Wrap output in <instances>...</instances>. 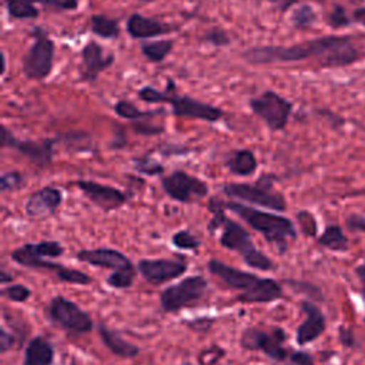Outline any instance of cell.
Wrapping results in <instances>:
<instances>
[{"instance_id": "ab89813d", "label": "cell", "mask_w": 365, "mask_h": 365, "mask_svg": "<svg viewBox=\"0 0 365 365\" xmlns=\"http://www.w3.org/2000/svg\"><path fill=\"white\" fill-rule=\"evenodd\" d=\"M339 339L344 345H348V346H352L354 345V336H352V331L349 329H345V328H341L339 331Z\"/></svg>"}, {"instance_id": "d6986e66", "label": "cell", "mask_w": 365, "mask_h": 365, "mask_svg": "<svg viewBox=\"0 0 365 365\" xmlns=\"http://www.w3.org/2000/svg\"><path fill=\"white\" fill-rule=\"evenodd\" d=\"M63 201V194L56 187H41L27 198L24 211L33 220H44L57 212Z\"/></svg>"}, {"instance_id": "d6a6232c", "label": "cell", "mask_w": 365, "mask_h": 365, "mask_svg": "<svg viewBox=\"0 0 365 365\" xmlns=\"http://www.w3.org/2000/svg\"><path fill=\"white\" fill-rule=\"evenodd\" d=\"M30 289L23 285V284H14V285H7L1 289V295L13 302H24L30 297Z\"/></svg>"}, {"instance_id": "44dd1931", "label": "cell", "mask_w": 365, "mask_h": 365, "mask_svg": "<svg viewBox=\"0 0 365 365\" xmlns=\"http://www.w3.org/2000/svg\"><path fill=\"white\" fill-rule=\"evenodd\" d=\"M301 309L305 314V321L297 328L298 345H307L322 335L325 331V317L322 311L309 301L301 302Z\"/></svg>"}, {"instance_id": "f35d334b", "label": "cell", "mask_w": 365, "mask_h": 365, "mask_svg": "<svg viewBox=\"0 0 365 365\" xmlns=\"http://www.w3.org/2000/svg\"><path fill=\"white\" fill-rule=\"evenodd\" d=\"M289 358L295 365H315L311 355L307 352H302V351H297V352L291 354Z\"/></svg>"}, {"instance_id": "f546056e", "label": "cell", "mask_w": 365, "mask_h": 365, "mask_svg": "<svg viewBox=\"0 0 365 365\" xmlns=\"http://www.w3.org/2000/svg\"><path fill=\"white\" fill-rule=\"evenodd\" d=\"M315 11L308 4H301L292 11L291 21L295 29H307L315 21Z\"/></svg>"}, {"instance_id": "836d02e7", "label": "cell", "mask_w": 365, "mask_h": 365, "mask_svg": "<svg viewBox=\"0 0 365 365\" xmlns=\"http://www.w3.org/2000/svg\"><path fill=\"white\" fill-rule=\"evenodd\" d=\"M204 41L214 47H224L231 43L228 33L221 27H212L204 34Z\"/></svg>"}, {"instance_id": "7402d4cb", "label": "cell", "mask_w": 365, "mask_h": 365, "mask_svg": "<svg viewBox=\"0 0 365 365\" xmlns=\"http://www.w3.org/2000/svg\"><path fill=\"white\" fill-rule=\"evenodd\" d=\"M54 361V348L43 336H34L29 341L21 365H51Z\"/></svg>"}, {"instance_id": "4316f807", "label": "cell", "mask_w": 365, "mask_h": 365, "mask_svg": "<svg viewBox=\"0 0 365 365\" xmlns=\"http://www.w3.org/2000/svg\"><path fill=\"white\" fill-rule=\"evenodd\" d=\"M318 244L331 251H345L348 248V240L338 225H329L319 235Z\"/></svg>"}, {"instance_id": "30bf717a", "label": "cell", "mask_w": 365, "mask_h": 365, "mask_svg": "<svg viewBox=\"0 0 365 365\" xmlns=\"http://www.w3.org/2000/svg\"><path fill=\"white\" fill-rule=\"evenodd\" d=\"M33 34L34 41L23 57V73L30 80H43L53 70L54 41L38 27Z\"/></svg>"}, {"instance_id": "4fadbf2b", "label": "cell", "mask_w": 365, "mask_h": 365, "mask_svg": "<svg viewBox=\"0 0 365 365\" xmlns=\"http://www.w3.org/2000/svg\"><path fill=\"white\" fill-rule=\"evenodd\" d=\"M161 187L170 198L178 202H192L208 194V185L202 180L182 170L161 177Z\"/></svg>"}, {"instance_id": "cb8c5ba5", "label": "cell", "mask_w": 365, "mask_h": 365, "mask_svg": "<svg viewBox=\"0 0 365 365\" xmlns=\"http://www.w3.org/2000/svg\"><path fill=\"white\" fill-rule=\"evenodd\" d=\"M228 171L238 177H250L258 168V161L251 150H237L225 161Z\"/></svg>"}, {"instance_id": "7c38bea8", "label": "cell", "mask_w": 365, "mask_h": 365, "mask_svg": "<svg viewBox=\"0 0 365 365\" xmlns=\"http://www.w3.org/2000/svg\"><path fill=\"white\" fill-rule=\"evenodd\" d=\"M312 58H317L321 66L339 67L351 64L358 53L346 37H321L311 40Z\"/></svg>"}, {"instance_id": "277c9868", "label": "cell", "mask_w": 365, "mask_h": 365, "mask_svg": "<svg viewBox=\"0 0 365 365\" xmlns=\"http://www.w3.org/2000/svg\"><path fill=\"white\" fill-rule=\"evenodd\" d=\"M167 83L168 84L165 91H160L151 86H145L137 91V96L141 101H145L148 104H163V103L171 104L173 114L175 117L198 118L208 123H215L224 117V111L220 107L200 101L185 94L178 96L175 93L174 81L168 78Z\"/></svg>"}, {"instance_id": "74e56055", "label": "cell", "mask_w": 365, "mask_h": 365, "mask_svg": "<svg viewBox=\"0 0 365 365\" xmlns=\"http://www.w3.org/2000/svg\"><path fill=\"white\" fill-rule=\"evenodd\" d=\"M14 345V336L9 334L4 328L0 329V352L4 354Z\"/></svg>"}, {"instance_id": "83f0119b", "label": "cell", "mask_w": 365, "mask_h": 365, "mask_svg": "<svg viewBox=\"0 0 365 365\" xmlns=\"http://www.w3.org/2000/svg\"><path fill=\"white\" fill-rule=\"evenodd\" d=\"M4 6L10 19H36L38 16V9L34 6L33 0H4Z\"/></svg>"}, {"instance_id": "8992f818", "label": "cell", "mask_w": 365, "mask_h": 365, "mask_svg": "<svg viewBox=\"0 0 365 365\" xmlns=\"http://www.w3.org/2000/svg\"><path fill=\"white\" fill-rule=\"evenodd\" d=\"M272 175H261L254 184L250 182H230L222 185L224 194L234 200L255 204L274 211H284L287 201L284 195L272 188Z\"/></svg>"}, {"instance_id": "9c48e42d", "label": "cell", "mask_w": 365, "mask_h": 365, "mask_svg": "<svg viewBox=\"0 0 365 365\" xmlns=\"http://www.w3.org/2000/svg\"><path fill=\"white\" fill-rule=\"evenodd\" d=\"M208 281L202 275H191L160 294V304L164 312H178L182 308L197 304L205 294Z\"/></svg>"}, {"instance_id": "5bb4252c", "label": "cell", "mask_w": 365, "mask_h": 365, "mask_svg": "<svg viewBox=\"0 0 365 365\" xmlns=\"http://www.w3.org/2000/svg\"><path fill=\"white\" fill-rule=\"evenodd\" d=\"M54 141L56 140H20L14 137L6 125H1V147L19 151L37 167H46L51 163L54 154Z\"/></svg>"}, {"instance_id": "ffe728a7", "label": "cell", "mask_w": 365, "mask_h": 365, "mask_svg": "<svg viewBox=\"0 0 365 365\" xmlns=\"http://www.w3.org/2000/svg\"><path fill=\"white\" fill-rule=\"evenodd\" d=\"M125 30L128 36L135 40H147V38H154V37L168 34L177 29H174L173 24L164 23L161 20L145 17L140 13H134L127 19Z\"/></svg>"}, {"instance_id": "3957f363", "label": "cell", "mask_w": 365, "mask_h": 365, "mask_svg": "<svg viewBox=\"0 0 365 365\" xmlns=\"http://www.w3.org/2000/svg\"><path fill=\"white\" fill-rule=\"evenodd\" d=\"M224 207L244 220L252 230L258 231L265 241L275 247L279 252H284L288 248V244L297 238L295 227L287 217L261 211L238 201L224 202Z\"/></svg>"}, {"instance_id": "d4e9b609", "label": "cell", "mask_w": 365, "mask_h": 365, "mask_svg": "<svg viewBox=\"0 0 365 365\" xmlns=\"http://www.w3.org/2000/svg\"><path fill=\"white\" fill-rule=\"evenodd\" d=\"M91 31L103 38H115L120 36L118 21L104 14H93L90 19Z\"/></svg>"}, {"instance_id": "e0dca14e", "label": "cell", "mask_w": 365, "mask_h": 365, "mask_svg": "<svg viewBox=\"0 0 365 365\" xmlns=\"http://www.w3.org/2000/svg\"><path fill=\"white\" fill-rule=\"evenodd\" d=\"M115 56L106 53V50L97 41H88L81 48L80 78L83 81H94L103 71L114 64Z\"/></svg>"}, {"instance_id": "7a4b0ae2", "label": "cell", "mask_w": 365, "mask_h": 365, "mask_svg": "<svg viewBox=\"0 0 365 365\" xmlns=\"http://www.w3.org/2000/svg\"><path fill=\"white\" fill-rule=\"evenodd\" d=\"M208 271L224 282L230 289L240 291L237 299L244 304H262L281 299V285L271 278H259L251 272L230 267L220 259H210Z\"/></svg>"}, {"instance_id": "603a6c76", "label": "cell", "mask_w": 365, "mask_h": 365, "mask_svg": "<svg viewBox=\"0 0 365 365\" xmlns=\"http://www.w3.org/2000/svg\"><path fill=\"white\" fill-rule=\"evenodd\" d=\"M98 334L103 344L117 356L134 358L138 355L140 348L124 339L115 329H111L103 324L98 325Z\"/></svg>"}, {"instance_id": "2e32d148", "label": "cell", "mask_w": 365, "mask_h": 365, "mask_svg": "<svg viewBox=\"0 0 365 365\" xmlns=\"http://www.w3.org/2000/svg\"><path fill=\"white\" fill-rule=\"evenodd\" d=\"M76 185L94 205H97L103 211L117 210L127 202V195L113 185L101 184L91 180H80L76 182Z\"/></svg>"}, {"instance_id": "4dcf8cb0", "label": "cell", "mask_w": 365, "mask_h": 365, "mask_svg": "<svg viewBox=\"0 0 365 365\" xmlns=\"http://www.w3.org/2000/svg\"><path fill=\"white\" fill-rule=\"evenodd\" d=\"M171 242L174 244V247L180 248V250H197L200 247V241L195 235H192L190 231L187 230H181L177 231L173 237H171Z\"/></svg>"}, {"instance_id": "60d3db41", "label": "cell", "mask_w": 365, "mask_h": 365, "mask_svg": "<svg viewBox=\"0 0 365 365\" xmlns=\"http://www.w3.org/2000/svg\"><path fill=\"white\" fill-rule=\"evenodd\" d=\"M355 272H356V277H358V279L361 282V292H362V297L365 299V265H359L355 269Z\"/></svg>"}, {"instance_id": "7bdbcfd3", "label": "cell", "mask_w": 365, "mask_h": 365, "mask_svg": "<svg viewBox=\"0 0 365 365\" xmlns=\"http://www.w3.org/2000/svg\"><path fill=\"white\" fill-rule=\"evenodd\" d=\"M11 279H13V277L7 275V272L4 269H1V272H0V282L1 284H7V282H11Z\"/></svg>"}, {"instance_id": "8d00e7d4", "label": "cell", "mask_w": 365, "mask_h": 365, "mask_svg": "<svg viewBox=\"0 0 365 365\" xmlns=\"http://www.w3.org/2000/svg\"><path fill=\"white\" fill-rule=\"evenodd\" d=\"M328 20H329L331 26H334V27H341V26H345L348 23V17H346V14H345V11L341 6L334 7Z\"/></svg>"}, {"instance_id": "484cf974", "label": "cell", "mask_w": 365, "mask_h": 365, "mask_svg": "<svg viewBox=\"0 0 365 365\" xmlns=\"http://www.w3.org/2000/svg\"><path fill=\"white\" fill-rule=\"evenodd\" d=\"M173 47H174L173 40L144 41L141 44V53L150 63H161L164 58L168 57Z\"/></svg>"}, {"instance_id": "5b68a950", "label": "cell", "mask_w": 365, "mask_h": 365, "mask_svg": "<svg viewBox=\"0 0 365 365\" xmlns=\"http://www.w3.org/2000/svg\"><path fill=\"white\" fill-rule=\"evenodd\" d=\"M76 258L81 262H87L93 267L111 269L107 277V284L115 289L130 288L135 278V267L131 259L121 251L114 248H93L81 250L76 254Z\"/></svg>"}, {"instance_id": "f1b7e54d", "label": "cell", "mask_w": 365, "mask_h": 365, "mask_svg": "<svg viewBox=\"0 0 365 365\" xmlns=\"http://www.w3.org/2000/svg\"><path fill=\"white\" fill-rule=\"evenodd\" d=\"M114 113L121 118L135 121V120H141V118H145V117L160 114L163 111H160V110H157V111H143L138 107H135L133 103H130L127 100H120L114 104Z\"/></svg>"}, {"instance_id": "52a82bcc", "label": "cell", "mask_w": 365, "mask_h": 365, "mask_svg": "<svg viewBox=\"0 0 365 365\" xmlns=\"http://www.w3.org/2000/svg\"><path fill=\"white\" fill-rule=\"evenodd\" d=\"M44 312L51 324L64 329L66 332L87 334L93 329L91 317L77 304L64 298L63 295L53 297Z\"/></svg>"}, {"instance_id": "ba28073f", "label": "cell", "mask_w": 365, "mask_h": 365, "mask_svg": "<svg viewBox=\"0 0 365 365\" xmlns=\"http://www.w3.org/2000/svg\"><path fill=\"white\" fill-rule=\"evenodd\" d=\"M285 339L287 334L279 327L269 329L251 327L242 331L240 345L245 351H261L274 361H285L288 358V349L284 346Z\"/></svg>"}, {"instance_id": "ee69618b", "label": "cell", "mask_w": 365, "mask_h": 365, "mask_svg": "<svg viewBox=\"0 0 365 365\" xmlns=\"http://www.w3.org/2000/svg\"><path fill=\"white\" fill-rule=\"evenodd\" d=\"M140 1H144V3H151V1H155V0H140Z\"/></svg>"}, {"instance_id": "6da1fadb", "label": "cell", "mask_w": 365, "mask_h": 365, "mask_svg": "<svg viewBox=\"0 0 365 365\" xmlns=\"http://www.w3.org/2000/svg\"><path fill=\"white\" fill-rule=\"evenodd\" d=\"M224 208L222 201L218 198H211L208 202V210L211 211L212 218L208 224V230L211 232L221 230L220 244L227 250L238 252L248 267L259 271L272 269L274 262L254 245L250 232L242 225L225 215Z\"/></svg>"}, {"instance_id": "1f68e13d", "label": "cell", "mask_w": 365, "mask_h": 365, "mask_svg": "<svg viewBox=\"0 0 365 365\" xmlns=\"http://www.w3.org/2000/svg\"><path fill=\"white\" fill-rule=\"evenodd\" d=\"M134 168L138 173L145 174V175H158V174H161L164 171V167L160 163H157L153 158H150L148 155L135 158L134 160Z\"/></svg>"}, {"instance_id": "d590c367", "label": "cell", "mask_w": 365, "mask_h": 365, "mask_svg": "<svg viewBox=\"0 0 365 365\" xmlns=\"http://www.w3.org/2000/svg\"><path fill=\"white\" fill-rule=\"evenodd\" d=\"M33 1L54 10H76L78 7V0H33Z\"/></svg>"}, {"instance_id": "8fae6325", "label": "cell", "mask_w": 365, "mask_h": 365, "mask_svg": "<svg viewBox=\"0 0 365 365\" xmlns=\"http://www.w3.org/2000/svg\"><path fill=\"white\" fill-rule=\"evenodd\" d=\"M251 111L259 117L271 131H279L285 128L292 111V104L278 93L267 90L250 101Z\"/></svg>"}, {"instance_id": "b9f144b4", "label": "cell", "mask_w": 365, "mask_h": 365, "mask_svg": "<svg viewBox=\"0 0 365 365\" xmlns=\"http://www.w3.org/2000/svg\"><path fill=\"white\" fill-rule=\"evenodd\" d=\"M354 20L365 26V9H359L354 11Z\"/></svg>"}, {"instance_id": "9a60e30c", "label": "cell", "mask_w": 365, "mask_h": 365, "mask_svg": "<svg viewBox=\"0 0 365 365\" xmlns=\"http://www.w3.org/2000/svg\"><path fill=\"white\" fill-rule=\"evenodd\" d=\"M137 271L151 285H161L181 277L187 271L184 259L143 258L137 262Z\"/></svg>"}, {"instance_id": "ac0fdd59", "label": "cell", "mask_w": 365, "mask_h": 365, "mask_svg": "<svg viewBox=\"0 0 365 365\" xmlns=\"http://www.w3.org/2000/svg\"><path fill=\"white\" fill-rule=\"evenodd\" d=\"M64 248L58 241H40L27 242L10 252V258L23 267L33 268L41 259H51L63 255Z\"/></svg>"}, {"instance_id": "e575fe53", "label": "cell", "mask_w": 365, "mask_h": 365, "mask_svg": "<svg viewBox=\"0 0 365 365\" xmlns=\"http://www.w3.org/2000/svg\"><path fill=\"white\" fill-rule=\"evenodd\" d=\"M23 175L19 171H9V173H3L0 177V190L3 192L7 191H13L17 190L23 185Z\"/></svg>"}]
</instances>
